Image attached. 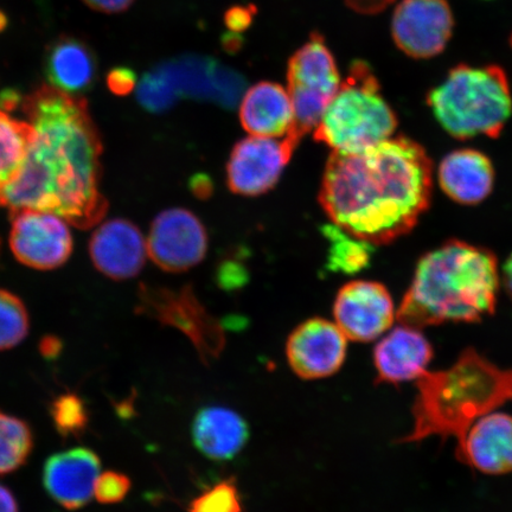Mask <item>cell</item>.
<instances>
[{
	"mask_svg": "<svg viewBox=\"0 0 512 512\" xmlns=\"http://www.w3.org/2000/svg\"><path fill=\"white\" fill-rule=\"evenodd\" d=\"M29 317L22 300L0 290V351L15 348L27 337Z\"/></svg>",
	"mask_w": 512,
	"mask_h": 512,
	"instance_id": "cell-27",
	"label": "cell"
},
{
	"mask_svg": "<svg viewBox=\"0 0 512 512\" xmlns=\"http://www.w3.org/2000/svg\"><path fill=\"white\" fill-rule=\"evenodd\" d=\"M189 512H242L238 486L223 480L190 503Z\"/></svg>",
	"mask_w": 512,
	"mask_h": 512,
	"instance_id": "cell-29",
	"label": "cell"
},
{
	"mask_svg": "<svg viewBox=\"0 0 512 512\" xmlns=\"http://www.w3.org/2000/svg\"><path fill=\"white\" fill-rule=\"evenodd\" d=\"M8 27V17L3 11H0V32L4 31Z\"/></svg>",
	"mask_w": 512,
	"mask_h": 512,
	"instance_id": "cell-40",
	"label": "cell"
},
{
	"mask_svg": "<svg viewBox=\"0 0 512 512\" xmlns=\"http://www.w3.org/2000/svg\"><path fill=\"white\" fill-rule=\"evenodd\" d=\"M34 438L27 422L0 412V475H9L27 463Z\"/></svg>",
	"mask_w": 512,
	"mask_h": 512,
	"instance_id": "cell-24",
	"label": "cell"
},
{
	"mask_svg": "<svg viewBox=\"0 0 512 512\" xmlns=\"http://www.w3.org/2000/svg\"><path fill=\"white\" fill-rule=\"evenodd\" d=\"M137 96L140 105L150 112H163L175 104L179 95L165 64L151 70L140 80Z\"/></svg>",
	"mask_w": 512,
	"mask_h": 512,
	"instance_id": "cell-26",
	"label": "cell"
},
{
	"mask_svg": "<svg viewBox=\"0 0 512 512\" xmlns=\"http://www.w3.org/2000/svg\"><path fill=\"white\" fill-rule=\"evenodd\" d=\"M334 316L338 328L350 341L373 342L393 326V298L380 283L351 281L337 294Z\"/></svg>",
	"mask_w": 512,
	"mask_h": 512,
	"instance_id": "cell-12",
	"label": "cell"
},
{
	"mask_svg": "<svg viewBox=\"0 0 512 512\" xmlns=\"http://www.w3.org/2000/svg\"><path fill=\"white\" fill-rule=\"evenodd\" d=\"M243 128L252 136L277 138L290 133L294 113L290 94L273 82H260L248 89L240 107Z\"/></svg>",
	"mask_w": 512,
	"mask_h": 512,
	"instance_id": "cell-21",
	"label": "cell"
},
{
	"mask_svg": "<svg viewBox=\"0 0 512 512\" xmlns=\"http://www.w3.org/2000/svg\"><path fill=\"white\" fill-rule=\"evenodd\" d=\"M287 80L294 121L285 139L296 149L305 134L316 130L342 85L334 56L322 36L313 34L292 56Z\"/></svg>",
	"mask_w": 512,
	"mask_h": 512,
	"instance_id": "cell-7",
	"label": "cell"
},
{
	"mask_svg": "<svg viewBox=\"0 0 512 512\" xmlns=\"http://www.w3.org/2000/svg\"><path fill=\"white\" fill-rule=\"evenodd\" d=\"M61 348V342L55 337H46L41 343L42 355L46 356L47 358H53L59 355Z\"/></svg>",
	"mask_w": 512,
	"mask_h": 512,
	"instance_id": "cell-36",
	"label": "cell"
},
{
	"mask_svg": "<svg viewBox=\"0 0 512 512\" xmlns=\"http://www.w3.org/2000/svg\"><path fill=\"white\" fill-rule=\"evenodd\" d=\"M398 119L380 83L363 61L352 63L347 80L315 130L317 142L338 152H360L392 138Z\"/></svg>",
	"mask_w": 512,
	"mask_h": 512,
	"instance_id": "cell-6",
	"label": "cell"
},
{
	"mask_svg": "<svg viewBox=\"0 0 512 512\" xmlns=\"http://www.w3.org/2000/svg\"><path fill=\"white\" fill-rule=\"evenodd\" d=\"M0 512H19L16 497L4 485H0Z\"/></svg>",
	"mask_w": 512,
	"mask_h": 512,
	"instance_id": "cell-35",
	"label": "cell"
},
{
	"mask_svg": "<svg viewBox=\"0 0 512 512\" xmlns=\"http://www.w3.org/2000/svg\"><path fill=\"white\" fill-rule=\"evenodd\" d=\"M241 40L238 34L234 32V34H229L226 38H224V48L228 51H238L241 48Z\"/></svg>",
	"mask_w": 512,
	"mask_h": 512,
	"instance_id": "cell-39",
	"label": "cell"
},
{
	"mask_svg": "<svg viewBox=\"0 0 512 512\" xmlns=\"http://www.w3.org/2000/svg\"><path fill=\"white\" fill-rule=\"evenodd\" d=\"M453 28L447 0H402L393 15L392 36L407 56L426 60L443 53Z\"/></svg>",
	"mask_w": 512,
	"mask_h": 512,
	"instance_id": "cell-10",
	"label": "cell"
},
{
	"mask_svg": "<svg viewBox=\"0 0 512 512\" xmlns=\"http://www.w3.org/2000/svg\"><path fill=\"white\" fill-rule=\"evenodd\" d=\"M348 338L336 323L312 318L297 326L286 343L293 373L303 380L326 379L338 373L347 357Z\"/></svg>",
	"mask_w": 512,
	"mask_h": 512,
	"instance_id": "cell-13",
	"label": "cell"
},
{
	"mask_svg": "<svg viewBox=\"0 0 512 512\" xmlns=\"http://www.w3.org/2000/svg\"><path fill=\"white\" fill-rule=\"evenodd\" d=\"M503 281L505 291H507L509 297L512 299V254L507 262H505L503 270Z\"/></svg>",
	"mask_w": 512,
	"mask_h": 512,
	"instance_id": "cell-38",
	"label": "cell"
},
{
	"mask_svg": "<svg viewBox=\"0 0 512 512\" xmlns=\"http://www.w3.org/2000/svg\"><path fill=\"white\" fill-rule=\"evenodd\" d=\"M34 134L29 123L12 119L0 108V197L21 171Z\"/></svg>",
	"mask_w": 512,
	"mask_h": 512,
	"instance_id": "cell-23",
	"label": "cell"
},
{
	"mask_svg": "<svg viewBox=\"0 0 512 512\" xmlns=\"http://www.w3.org/2000/svg\"><path fill=\"white\" fill-rule=\"evenodd\" d=\"M50 86L82 95L94 86L98 63L94 51L81 38L62 35L51 42L44 56Z\"/></svg>",
	"mask_w": 512,
	"mask_h": 512,
	"instance_id": "cell-19",
	"label": "cell"
},
{
	"mask_svg": "<svg viewBox=\"0 0 512 512\" xmlns=\"http://www.w3.org/2000/svg\"><path fill=\"white\" fill-rule=\"evenodd\" d=\"M89 8L104 14H119L126 11L134 0H82Z\"/></svg>",
	"mask_w": 512,
	"mask_h": 512,
	"instance_id": "cell-33",
	"label": "cell"
},
{
	"mask_svg": "<svg viewBox=\"0 0 512 512\" xmlns=\"http://www.w3.org/2000/svg\"><path fill=\"white\" fill-rule=\"evenodd\" d=\"M138 311L172 326L194 344L203 363L217 360L226 347L221 323L196 298L192 288L179 291L140 287Z\"/></svg>",
	"mask_w": 512,
	"mask_h": 512,
	"instance_id": "cell-8",
	"label": "cell"
},
{
	"mask_svg": "<svg viewBox=\"0 0 512 512\" xmlns=\"http://www.w3.org/2000/svg\"><path fill=\"white\" fill-rule=\"evenodd\" d=\"M427 101L444 130L462 140L497 138L512 113L509 81L497 66L453 68Z\"/></svg>",
	"mask_w": 512,
	"mask_h": 512,
	"instance_id": "cell-5",
	"label": "cell"
},
{
	"mask_svg": "<svg viewBox=\"0 0 512 512\" xmlns=\"http://www.w3.org/2000/svg\"><path fill=\"white\" fill-rule=\"evenodd\" d=\"M89 253L98 270L114 280L136 277L142 271L147 245L137 226L127 220L102 224L92 236Z\"/></svg>",
	"mask_w": 512,
	"mask_h": 512,
	"instance_id": "cell-18",
	"label": "cell"
},
{
	"mask_svg": "<svg viewBox=\"0 0 512 512\" xmlns=\"http://www.w3.org/2000/svg\"><path fill=\"white\" fill-rule=\"evenodd\" d=\"M433 166L424 147L389 138L360 152L334 151L319 201L336 226L371 245L406 235L430 207Z\"/></svg>",
	"mask_w": 512,
	"mask_h": 512,
	"instance_id": "cell-2",
	"label": "cell"
},
{
	"mask_svg": "<svg viewBox=\"0 0 512 512\" xmlns=\"http://www.w3.org/2000/svg\"><path fill=\"white\" fill-rule=\"evenodd\" d=\"M34 139L15 181L2 192L0 207L54 214L80 229L104 219L101 195L102 145L87 100L43 85L23 101Z\"/></svg>",
	"mask_w": 512,
	"mask_h": 512,
	"instance_id": "cell-1",
	"label": "cell"
},
{
	"mask_svg": "<svg viewBox=\"0 0 512 512\" xmlns=\"http://www.w3.org/2000/svg\"><path fill=\"white\" fill-rule=\"evenodd\" d=\"M498 288L495 254L453 240L422 256L398 319L420 330L444 323H479L494 315Z\"/></svg>",
	"mask_w": 512,
	"mask_h": 512,
	"instance_id": "cell-3",
	"label": "cell"
},
{
	"mask_svg": "<svg viewBox=\"0 0 512 512\" xmlns=\"http://www.w3.org/2000/svg\"><path fill=\"white\" fill-rule=\"evenodd\" d=\"M412 430L398 444L439 437L462 444L484 415L512 402V368H501L475 348H466L452 366L426 371L415 381Z\"/></svg>",
	"mask_w": 512,
	"mask_h": 512,
	"instance_id": "cell-4",
	"label": "cell"
},
{
	"mask_svg": "<svg viewBox=\"0 0 512 512\" xmlns=\"http://www.w3.org/2000/svg\"><path fill=\"white\" fill-rule=\"evenodd\" d=\"M255 8L253 6H234L224 16L228 29L234 32L246 30L253 21Z\"/></svg>",
	"mask_w": 512,
	"mask_h": 512,
	"instance_id": "cell-32",
	"label": "cell"
},
{
	"mask_svg": "<svg viewBox=\"0 0 512 512\" xmlns=\"http://www.w3.org/2000/svg\"><path fill=\"white\" fill-rule=\"evenodd\" d=\"M352 10L361 14H376L387 8L394 0H345Z\"/></svg>",
	"mask_w": 512,
	"mask_h": 512,
	"instance_id": "cell-34",
	"label": "cell"
},
{
	"mask_svg": "<svg viewBox=\"0 0 512 512\" xmlns=\"http://www.w3.org/2000/svg\"><path fill=\"white\" fill-rule=\"evenodd\" d=\"M131 490V480L123 473L107 471L96 480L94 495L102 504H115L124 501Z\"/></svg>",
	"mask_w": 512,
	"mask_h": 512,
	"instance_id": "cell-30",
	"label": "cell"
},
{
	"mask_svg": "<svg viewBox=\"0 0 512 512\" xmlns=\"http://www.w3.org/2000/svg\"><path fill=\"white\" fill-rule=\"evenodd\" d=\"M136 83V74L130 68H114L107 75V86L115 95L123 96L132 93Z\"/></svg>",
	"mask_w": 512,
	"mask_h": 512,
	"instance_id": "cell-31",
	"label": "cell"
},
{
	"mask_svg": "<svg viewBox=\"0 0 512 512\" xmlns=\"http://www.w3.org/2000/svg\"><path fill=\"white\" fill-rule=\"evenodd\" d=\"M50 415L63 438H78L88 426L86 403L75 394H63L51 402Z\"/></svg>",
	"mask_w": 512,
	"mask_h": 512,
	"instance_id": "cell-28",
	"label": "cell"
},
{
	"mask_svg": "<svg viewBox=\"0 0 512 512\" xmlns=\"http://www.w3.org/2000/svg\"><path fill=\"white\" fill-rule=\"evenodd\" d=\"M494 181L491 160L477 150L453 151L439 166L441 189L451 200L466 206L483 202L491 194Z\"/></svg>",
	"mask_w": 512,
	"mask_h": 512,
	"instance_id": "cell-20",
	"label": "cell"
},
{
	"mask_svg": "<svg viewBox=\"0 0 512 512\" xmlns=\"http://www.w3.org/2000/svg\"><path fill=\"white\" fill-rule=\"evenodd\" d=\"M101 463L88 448H73L51 456L43 469V485L64 509L78 510L91 502Z\"/></svg>",
	"mask_w": 512,
	"mask_h": 512,
	"instance_id": "cell-16",
	"label": "cell"
},
{
	"mask_svg": "<svg viewBox=\"0 0 512 512\" xmlns=\"http://www.w3.org/2000/svg\"><path fill=\"white\" fill-rule=\"evenodd\" d=\"M192 441L203 456L226 462L246 446L249 428L241 415L224 407H207L195 416Z\"/></svg>",
	"mask_w": 512,
	"mask_h": 512,
	"instance_id": "cell-22",
	"label": "cell"
},
{
	"mask_svg": "<svg viewBox=\"0 0 512 512\" xmlns=\"http://www.w3.org/2000/svg\"><path fill=\"white\" fill-rule=\"evenodd\" d=\"M19 102V95L14 91H6L2 95H0V108H5V110H14Z\"/></svg>",
	"mask_w": 512,
	"mask_h": 512,
	"instance_id": "cell-37",
	"label": "cell"
},
{
	"mask_svg": "<svg viewBox=\"0 0 512 512\" xmlns=\"http://www.w3.org/2000/svg\"><path fill=\"white\" fill-rule=\"evenodd\" d=\"M10 246L17 260L36 270H54L69 259L73 240L61 217L44 211H11Z\"/></svg>",
	"mask_w": 512,
	"mask_h": 512,
	"instance_id": "cell-9",
	"label": "cell"
},
{
	"mask_svg": "<svg viewBox=\"0 0 512 512\" xmlns=\"http://www.w3.org/2000/svg\"><path fill=\"white\" fill-rule=\"evenodd\" d=\"M293 147L286 139L248 137L236 144L230 155L227 175L230 190L243 196H258L279 181L292 157Z\"/></svg>",
	"mask_w": 512,
	"mask_h": 512,
	"instance_id": "cell-14",
	"label": "cell"
},
{
	"mask_svg": "<svg viewBox=\"0 0 512 512\" xmlns=\"http://www.w3.org/2000/svg\"><path fill=\"white\" fill-rule=\"evenodd\" d=\"M323 232L330 241L329 267L332 271L354 274L369 265L371 243L355 238L338 226H328Z\"/></svg>",
	"mask_w": 512,
	"mask_h": 512,
	"instance_id": "cell-25",
	"label": "cell"
},
{
	"mask_svg": "<svg viewBox=\"0 0 512 512\" xmlns=\"http://www.w3.org/2000/svg\"><path fill=\"white\" fill-rule=\"evenodd\" d=\"M511 47H512V36H511Z\"/></svg>",
	"mask_w": 512,
	"mask_h": 512,
	"instance_id": "cell-41",
	"label": "cell"
},
{
	"mask_svg": "<svg viewBox=\"0 0 512 512\" xmlns=\"http://www.w3.org/2000/svg\"><path fill=\"white\" fill-rule=\"evenodd\" d=\"M147 254L168 272H184L207 254L208 235L197 216L185 209L163 211L153 221L146 241Z\"/></svg>",
	"mask_w": 512,
	"mask_h": 512,
	"instance_id": "cell-11",
	"label": "cell"
},
{
	"mask_svg": "<svg viewBox=\"0 0 512 512\" xmlns=\"http://www.w3.org/2000/svg\"><path fill=\"white\" fill-rule=\"evenodd\" d=\"M459 462L490 476L512 472V415L492 412L480 418L456 447Z\"/></svg>",
	"mask_w": 512,
	"mask_h": 512,
	"instance_id": "cell-17",
	"label": "cell"
},
{
	"mask_svg": "<svg viewBox=\"0 0 512 512\" xmlns=\"http://www.w3.org/2000/svg\"><path fill=\"white\" fill-rule=\"evenodd\" d=\"M433 357L432 344L420 329L401 324L374 348L376 383L400 386L419 380L428 370Z\"/></svg>",
	"mask_w": 512,
	"mask_h": 512,
	"instance_id": "cell-15",
	"label": "cell"
}]
</instances>
